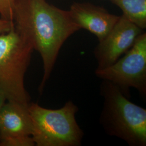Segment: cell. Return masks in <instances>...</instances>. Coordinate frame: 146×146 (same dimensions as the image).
I'll use <instances>...</instances> for the list:
<instances>
[{
	"label": "cell",
	"instance_id": "9",
	"mask_svg": "<svg viewBox=\"0 0 146 146\" xmlns=\"http://www.w3.org/2000/svg\"><path fill=\"white\" fill-rule=\"evenodd\" d=\"M122 15L142 30L146 28V0H110Z\"/></svg>",
	"mask_w": 146,
	"mask_h": 146
},
{
	"label": "cell",
	"instance_id": "1",
	"mask_svg": "<svg viewBox=\"0 0 146 146\" xmlns=\"http://www.w3.org/2000/svg\"><path fill=\"white\" fill-rule=\"evenodd\" d=\"M13 22L42 58L43 74L38 88L41 93L63 44L81 29L69 11L61 9L46 0H15Z\"/></svg>",
	"mask_w": 146,
	"mask_h": 146
},
{
	"label": "cell",
	"instance_id": "7",
	"mask_svg": "<svg viewBox=\"0 0 146 146\" xmlns=\"http://www.w3.org/2000/svg\"><path fill=\"white\" fill-rule=\"evenodd\" d=\"M80 29L94 34L101 41L115 26L120 16L109 13L104 8L89 2H74L69 10Z\"/></svg>",
	"mask_w": 146,
	"mask_h": 146
},
{
	"label": "cell",
	"instance_id": "3",
	"mask_svg": "<svg viewBox=\"0 0 146 146\" xmlns=\"http://www.w3.org/2000/svg\"><path fill=\"white\" fill-rule=\"evenodd\" d=\"M34 49L15 26L0 34V93L7 101L29 105L25 76Z\"/></svg>",
	"mask_w": 146,
	"mask_h": 146
},
{
	"label": "cell",
	"instance_id": "4",
	"mask_svg": "<svg viewBox=\"0 0 146 146\" xmlns=\"http://www.w3.org/2000/svg\"><path fill=\"white\" fill-rule=\"evenodd\" d=\"M31 137L36 146H80L84 133L76 120L78 106L68 101L62 107L48 109L31 102Z\"/></svg>",
	"mask_w": 146,
	"mask_h": 146
},
{
	"label": "cell",
	"instance_id": "11",
	"mask_svg": "<svg viewBox=\"0 0 146 146\" xmlns=\"http://www.w3.org/2000/svg\"><path fill=\"white\" fill-rule=\"evenodd\" d=\"M15 0H0V15L8 21L13 22Z\"/></svg>",
	"mask_w": 146,
	"mask_h": 146
},
{
	"label": "cell",
	"instance_id": "6",
	"mask_svg": "<svg viewBox=\"0 0 146 146\" xmlns=\"http://www.w3.org/2000/svg\"><path fill=\"white\" fill-rule=\"evenodd\" d=\"M142 31L125 16H120L112 29L94 49L98 63L96 69H104L115 63L132 47Z\"/></svg>",
	"mask_w": 146,
	"mask_h": 146
},
{
	"label": "cell",
	"instance_id": "2",
	"mask_svg": "<svg viewBox=\"0 0 146 146\" xmlns=\"http://www.w3.org/2000/svg\"><path fill=\"white\" fill-rule=\"evenodd\" d=\"M100 90L104 99L100 123L104 131L129 146H146V109L131 102L110 81L102 80Z\"/></svg>",
	"mask_w": 146,
	"mask_h": 146
},
{
	"label": "cell",
	"instance_id": "10",
	"mask_svg": "<svg viewBox=\"0 0 146 146\" xmlns=\"http://www.w3.org/2000/svg\"><path fill=\"white\" fill-rule=\"evenodd\" d=\"M31 136L15 137L0 141V146H34Z\"/></svg>",
	"mask_w": 146,
	"mask_h": 146
},
{
	"label": "cell",
	"instance_id": "12",
	"mask_svg": "<svg viewBox=\"0 0 146 146\" xmlns=\"http://www.w3.org/2000/svg\"><path fill=\"white\" fill-rule=\"evenodd\" d=\"M14 26V22L8 21L0 16V34L10 31Z\"/></svg>",
	"mask_w": 146,
	"mask_h": 146
},
{
	"label": "cell",
	"instance_id": "8",
	"mask_svg": "<svg viewBox=\"0 0 146 146\" xmlns=\"http://www.w3.org/2000/svg\"><path fill=\"white\" fill-rule=\"evenodd\" d=\"M29 105L7 101L0 110V141L31 136L33 125Z\"/></svg>",
	"mask_w": 146,
	"mask_h": 146
},
{
	"label": "cell",
	"instance_id": "13",
	"mask_svg": "<svg viewBox=\"0 0 146 146\" xmlns=\"http://www.w3.org/2000/svg\"><path fill=\"white\" fill-rule=\"evenodd\" d=\"M7 101V100L6 99L5 96L3 94L0 93V110Z\"/></svg>",
	"mask_w": 146,
	"mask_h": 146
},
{
	"label": "cell",
	"instance_id": "5",
	"mask_svg": "<svg viewBox=\"0 0 146 146\" xmlns=\"http://www.w3.org/2000/svg\"><path fill=\"white\" fill-rule=\"evenodd\" d=\"M95 74L102 80L115 84L128 99L132 88L146 99V33H142L132 47L115 63L104 69H96Z\"/></svg>",
	"mask_w": 146,
	"mask_h": 146
}]
</instances>
